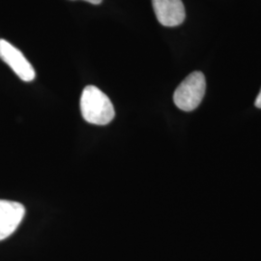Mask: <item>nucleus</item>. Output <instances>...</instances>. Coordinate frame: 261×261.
Instances as JSON below:
<instances>
[{"instance_id":"obj_1","label":"nucleus","mask_w":261,"mask_h":261,"mask_svg":"<svg viewBox=\"0 0 261 261\" xmlns=\"http://www.w3.org/2000/svg\"><path fill=\"white\" fill-rule=\"evenodd\" d=\"M81 112L85 121L99 126L108 125L115 116L110 98L94 85L84 88L81 97Z\"/></svg>"},{"instance_id":"obj_2","label":"nucleus","mask_w":261,"mask_h":261,"mask_svg":"<svg viewBox=\"0 0 261 261\" xmlns=\"http://www.w3.org/2000/svg\"><path fill=\"white\" fill-rule=\"evenodd\" d=\"M205 90V76L196 71L179 84L173 95V101L181 111L192 112L201 103Z\"/></svg>"},{"instance_id":"obj_3","label":"nucleus","mask_w":261,"mask_h":261,"mask_svg":"<svg viewBox=\"0 0 261 261\" xmlns=\"http://www.w3.org/2000/svg\"><path fill=\"white\" fill-rule=\"evenodd\" d=\"M0 58L9 66L23 82H32L35 79V71L22 53L11 45L6 40L0 39Z\"/></svg>"},{"instance_id":"obj_4","label":"nucleus","mask_w":261,"mask_h":261,"mask_svg":"<svg viewBox=\"0 0 261 261\" xmlns=\"http://www.w3.org/2000/svg\"><path fill=\"white\" fill-rule=\"evenodd\" d=\"M25 208L16 201L0 199V241L8 238L19 227Z\"/></svg>"},{"instance_id":"obj_5","label":"nucleus","mask_w":261,"mask_h":261,"mask_svg":"<svg viewBox=\"0 0 261 261\" xmlns=\"http://www.w3.org/2000/svg\"><path fill=\"white\" fill-rule=\"evenodd\" d=\"M159 22L168 28L180 25L186 18L182 0H152Z\"/></svg>"},{"instance_id":"obj_6","label":"nucleus","mask_w":261,"mask_h":261,"mask_svg":"<svg viewBox=\"0 0 261 261\" xmlns=\"http://www.w3.org/2000/svg\"><path fill=\"white\" fill-rule=\"evenodd\" d=\"M255 107L258 108V109H261V89L260 92H259L258 96L256 97V100H255Z\"/></svg>"},{"instance_id":"obj_7","label":"nucleus","mask_w":261,"mask_h":261,"mask_svg":"<svg viewBox=\"0 0 261 261\" xmlns=\"http://www.w3.org/2000/svg\"><path fill=\"white\" fill-rule=\"evenodd\" d=\"M84 1H86V2H88V3L94 4V5H99V4L102 3L103 0H84Z\"/></svg>"}]
</instances>
